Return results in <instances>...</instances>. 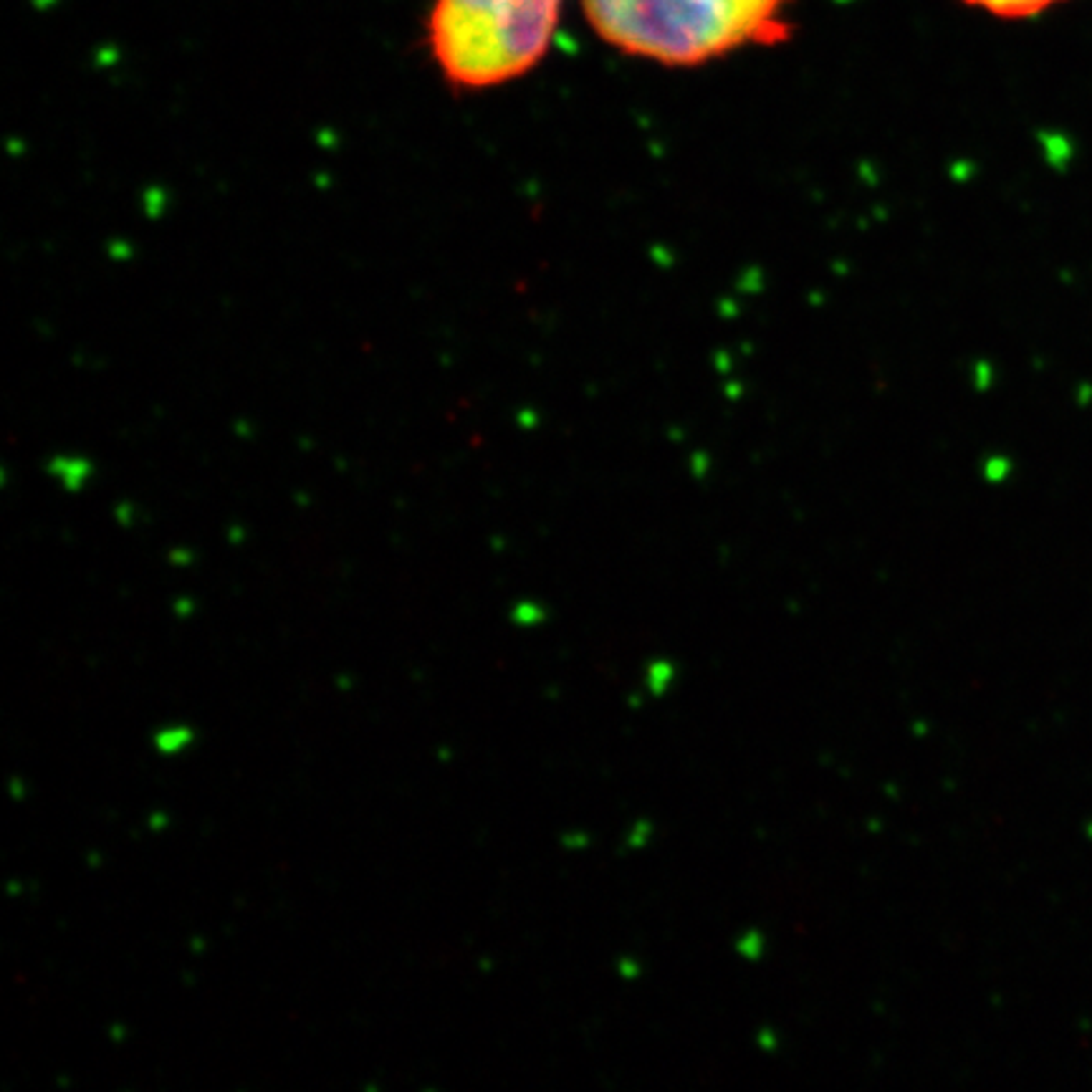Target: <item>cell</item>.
Listing matches in <instances>:
<instances>
[{
  "label": "cell",
  "mask_w": 1092,
  "mask_h": 1092,
  "mask_svg": "<svg viewBox=\"0 0 1092 1092\" xmlns=\"http://www.w3.org/2000/svg\"><path fill=\"white\" fill-rule=\"evenodd\" d=\"M582 8L602 41L665 66H696L789 36L784 0H582Z\"/></svg>",
  "instance_id": "cell-1"
},
{
  "label": "cell",
  "mask_w": 1092,
  "mask_h": 1092,
  "mask_svg": "<svg viewBox=\"0 0 1092 1092\" xmlns=\"http://www.w3.org/2000/svg\"><path fill=\"white\" fill-rule=\"evenodd\" d=\"M561 0H435L428 41L453 86L514 82L546 56Z\"/></svg>",
  "instance_id": "cell-2"
},
{
  "label": "cell",
  "mask_w": 1092,
  "mask_h": 1092,
  "mask_svg": "<svg viewBox=\"0 0 1092 1092\" xmlns=\"http://www.w3.org/2000/svg\"><path fill=\"white\" fill-rule=\"evenodd\" d=\"M961 3L981 8L996 18L1019 21V18H1035V15L1047 13L1050 8L1060 5L1064 0H961Z\"/></svg>",
  "instance_id": "cell-3"
},
{
  "label": "cell",
  "mask_w": 1092,
  "mask_h": 1092,
  "mask_svg": "<svg viewBox=\"0 0 1092 1092\" xmlns=\"http://www.w3.org/2000/svg\"><path fill=\"white\" fill-rule=\"evenodd\" d=\"M672 678V665L671 663H655L653 668H650V680H653V690H665V686L671 683Z\"/></svg>",
  "instance_id": "cell-4"
},
{
  "label": "cell",
  "mask_w": 1092,
  "mask_h": 1092,
  "mask_svg": "<svg viewBox=\"0 0 1092 1092\" xmlns=\"http://www.w3.org/2000/svg\"><path fill=\"white\" fill-rule=\"evenodd\" d=\"M739 951H741L743 956H749V958H757L758 951H761V939H758L757 933H749V936L739 943Z\"/></svg>",
  "instance_id": "cell-5"
}]
</instances>
